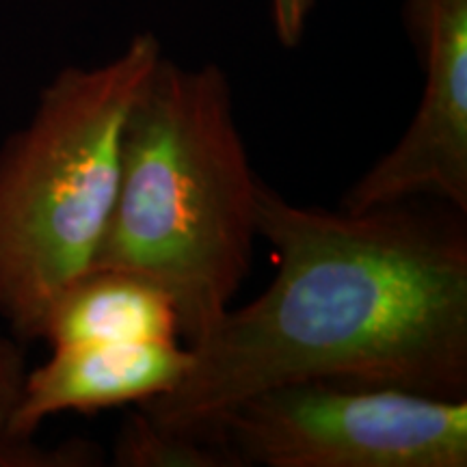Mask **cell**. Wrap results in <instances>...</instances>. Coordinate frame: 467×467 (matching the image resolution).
<instances>
[{"label": "cell", "mask_w": 467, "mask_h": 467, "mask_svg": "<svg viewBox=\"0 0 467 467\" xmlns=\"http://www.w3.org/2000/svg\"><path fill=\"white\" fill-rule=\"evenodd\" d=\"M260 184L223 69L162 55L128 110L115 203L91 266L162 285L192 347L247 277Z\"/></svg>", "instance_id": "obj_2"}, {"label": "cell", "mask_w": 467, "mask_h": 467, "mask_svg": "<svg viewBox=\"0 0 467 467\" xmlns=\"http://www.w3.org/2000/svg\"><path fill=\"white\" fill-rule=\"evenodd\" d=\"M277 275L192 344L186 375L139 405L208 431L251 394L340 381L467 399V214L435 200L366 210L292 203L262 182Z\"/></svg>", "instance_id": "obj_1"}, {"label": "cell", "mask_w": 467, "mask_h": 467, "mask_svg": "<svg viewBox=\"0 0 467 467\" xmlns=\"http://www.w3.org/2000/svg\"><path fill=\"white\" fill-rule=\"evenodd\" d=\"M115 467H238L213 431L159 424L143 409L128 413L113 443Z\"/></svg>", "instance_id": "obj_8"}, {"label": "cell", "mask_w": 467, "mask_h": 467, "mask_svg": "<svg viewBox=\"0 0 467 467\" xmlns=\"http://www.w3.org/2000/svg\"><path fill=\"white\" fill-rule=\"evenodd\" d=\"M424 87L392 150L344 192L340 208L435 200L467 214V0H402Z\"/></svg>", "instance_id": "obj_5"}, {"label": "cell", "mask_w": 467, "mask_h": 467, "mask_svg": "<svg viewBox=\"0 0 467 467\" xmlns=\"http://www.w3.org/2000/svg\"><path fill=\"white\" fill-rule=\"evenodd\" d=\"M178 336V307L162 285L139 273L102 266H91L57 296L42 331L50 348L173 342Z\"/></svg>", "instance_id": "obj_7"}, {"label": "cell", "mask_w": 467, "mask_h": 467, "mask_svg": "<svg viewBox=\"0 0 467 467\" xmlns=\"http://www.w3.org/2000/svg\"><path fill=\"white\" fill-rule=\"evenodd\" d=\"M208 431L238 467H465L467 399L340 381L251 394Z\"/></svg>", "instance_id": "obj_4"}, {"label": "cell", "mask_w": 467, "mask_h": 467, "mask_svg": "<svg viewBox=\"0 0 467 467\" xmlns=\"http://www.w3.org/2000/svg\"><path fill=\"white\" fill-rule=\"evenodd\" d=\"M162 55L139 33L102 66L66 67L0 148V318L22 344L42 340L57 296L96 260L128 110Z\"/></svg>", "instance_id": "obj_3"}, {"label": "cell", "mask_w": 467, "mask_h": 467, "mask_svg": "<svg viewBox=\"0 0 467 467\" xmlns=\"http://www.w3.org/2000/svg\"><path fill=\"white\" fill-rule=\"evenodd\" d=\"M312 7L314 0H271L273 26L285 48H295L301 44Z\"/></svg>", "instance_id": "obj_10"}, {"label": "cell", "mask_w": 467, "mask_h": 467, "mask_svg": "<svg viewBox=\"0 0 467 467\" xmlns=\"http://www.w3.org/2000/svg\"><path fill=\"white\" fill-rule=\"evenodd\" d=\"M186 344H76L55 347L50 358L26 372L11 437L33 441L39 426L67 411H100L169 392L191 368Z\"/></svg>", "instance_id": "obj_6"}, {"label": "cell", "mask_w": 467, "mask_h": 467, "mask_svg": "<svg viewBox=\"0 0 467 467\" xmlns=\"http://www.w3.org/2000/svg\"><path fill=\"white\" fill-rule=\"evenodd\" d=\"M20 340L0 334V467H63L100 463L93 446L76 443L61 451H42L33 441L11 437V420L22 399L26 361Z\"/></svg>", "instance_id": "obj_9"}]
</instances>
